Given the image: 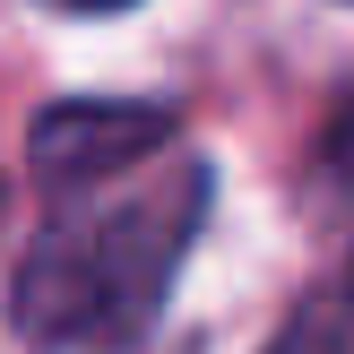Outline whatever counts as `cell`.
Listing matches in <instances>:
<instances>
[{"mask_svg":"<svg viewBox=\"0 0 354 354\" xmlns=\"http://www.w3.org/2000/svg\"><path fill=\"white\" fill-rule=\"evenodd\" d=\"M207 165H173L156 190L104 207L95 225L44 234L9 277V328L44 354H86V346H130L165 311L182 251L207 216Z\"/></svg>","mask_w":354,"mask_h":354,"instance_id":"obj_1","label":"cell"},{"mask_svg":"<svg viewBox=\"0 0 354 354\" xmlns=\"http://www.w3.org/2000/svg\"><path fill=\"white\" fill-rule=\"evenodd\" d=\"M165 138H173V104L69 95V104H44V113H35L26 165H35V182H52V190H95V182H113V173L147 165Z\"/></svg>","mask_w":354,"mask_h":354,"instance_id":"obj_2","label":"cell"},{"mask_svg":"<svg viewBox=\"0 0 354 354\" xmlns=\"http://www.w3.org/2000/svg\"><path fill=\"white\" fill-rule=\"evenodd\" d=\"M259 354H354V311H346V294H337V303H303Z\"/></svg>","mask_w":354,"mask_h":354,"instance_id":"obj_3","label":"cell"},{"mask_svg":"<svg viewBox=\"0 0 354 354\" xmlns=\"http://www.w3.org/2000/svg\"><path fill=\"white\" fill-rule=\"evenodd\" d=\"M320 173L328 182H354V95H346V113L328 121V138H320Z\"/></svg>","mask_w":354,"mask_h":354,"instance_id":"obj_4","label":"cell"},{"mask_svg":"<svg viewBox=\"0 0 354 354\" xmlns=\"http://www.w3.org/2000/svg\"><path fill=\"white\" fill-rule=\"evenodd\" d=\"M44 9H61V17H113V9H138V0H44Z\"/></svg>","mask_w":354,"mask_h":354,"instance_id":"obj_5","label":"cell"},{"mask_svg":"<svg viewBox=\"0 0 354 354\" xmlns=\"http://www.w3.org/2000/svg\"><path fill=\"white\" fill-rule=\"evenodd\" d=\"M346 311H354V259H346Z\"/></svg>","mask_w":354,"mask_h":354,"instance_id":"obj_6","label":"cell"}]
</instances>
